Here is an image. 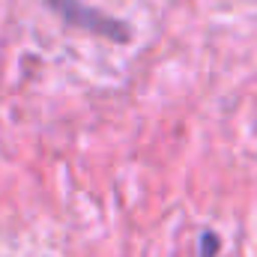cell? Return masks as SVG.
<instances>
[{"mask_svg":"<svg viewBox=\"0 0 257 257\" xmlns=\"http://www.w3.org/2000/svg\"><path fill=\"white\" fill-rule=\"evenodd\" d=\"M218 251V236L215 233H203L200 236V257H212Z\"/></svg>","mask_w":257,"mask_h":257,"instance_id":"2","label":"cell"},{"mask_svg":"<svg viewBox=\"0 0 257 257\" xmlns=\"http://www.w3.org/2000/svg\"><path fill=\"white\" fill-rule=\"evenodd\" d=\"M48 6L60 18H66L69 24H75L81 30H90L96 36H105V39H114V42H126L132 36L120 18H111V15H105V12H99L93 6H84L81 0H48Z\"/></svg>","mask_w":257,"mask_h":257,"instance_id":"1","label":"cell"}]
</instances>
